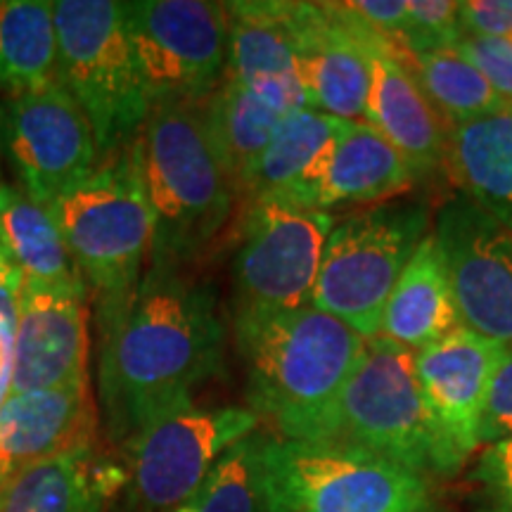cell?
<instances>
[{
  "label": "cell",
  "mask_w": 512,
  "mask_h": 512,
  "mask_svg": "<svg viewBox=\"0 0 512 512\" xmlns=\"http://www.w3.org/2000/svg\"><path fill=\"white\" fill-rule=\"evenodd\" d=\"M98 337V401L119 448L190 406L223 370L226 323L214 287L181 266L147 264L131 302Z\"/></svg>",
  "instance_id": "6da1fadb"
},
{
  "label": "cell",
  "mask_w": 512,
  "mask_h": 512,
  "mask_svg": "<svg viewBox=\"0 0 512 512\" xmlns=\"http://www.w3.org/2000/svg\"><path fill=\"white\" fill-rule=\"evenodd\" d=\"M249 411L278 437L320 441L368 339L316 306L233 316Z\"/></svg>",
  "instance_id": "7a4b0ae2"
},
{
  "label": "cell",
  "mask_w": 512,
  "mask_h": 512,
  "mask_svg": "<svg viewBox=\"0 0 512 512\" xmlns=\"http://www.w3.org/2000/svg\"><path fill=\"white\" fill-rule=\"evenodd\" d=\"M138 143L155 219L147 264L188 268L207 254L240 202L211 138L204 100L152 102Z\"/></svg>",
  "instance_id": "3957f363"
},
{
  "label": "cell",
  "mask_w": 512,
  "mask_h": 512,
  "mask_svg": "<svg viewBox=\"0 0 512 512\" xmlns=\"http://www.w3.org/2000/svg\"><path fill=\"white\" fill-rule=\"evenodd\" d=\"M64 242L95 302L98 328L112 323L136 294L150 261L155 219L138 138L98 164L53 207Z\"/></svg>",
  "instance_id": "277c9868"
},
{
  "label": "cell",
  "mask_w": 512,
  "mask_h": 512,
  "mask_svg": "<svg viewBox=\"0 0 512 512\" xmlns=\"http://www.w3.org/2000/svg\"><path fill=\"white\" fill-rule=\"evenodd\" d=\"M259 512H427L430 482L337 441L256 434Z\"/></svg>",
  "instance_id": "5b68a950"
},
{
  "label": "cell",
  "mask_w": 512,
  "mask_h": 512,
  "mask_svg": "<svg viewBox=\"0 0 512 512\" xmlns=\"http://www.w3.org/2000/svg\"><path fill=\"white\" fill-rule=\"evenodd\" d=\"M57 81L91 121L100 162L140 136L150 100L126 31L124 3L57 0Z\"/></svg>",
  "instance_id": "8992f818"
},
{
  "label": "cell",
  "mask_w": 512,
  "mask_h": 512,
  "mask_svg": "<svg viewBox=\"0 0 512 512\" xmlns=\"http://www.w3.org/2000/svg\"><path fill=\"white\" fill-rule=\"evenodd\" d=\"M320 441L363 448L425 479L448 475L422 401L415 351L392 339H368L366 354L339 392Z\"/></svg>",
  "instance_id": "52a82bcc"
},
{
  "label": "cell",
  "mask_w": 512,
  "mask_h": 512,
  "mask_svg": "<svg viewBox=\"0 0 512 512\" xmlns=\"http://www.w3.org/2000/svg\"><path fill=\"white\" fill-rule=\"evenodd\" d=\"M427 235L430 209L422 202H384L335 221L311 306L361 337H377L403 268Z\"/></svg>",
  "instance_id": "ba28073f"
},
{
  "label": "cell",
  "mask_w": 512,
  "mask_h": 512,
  "mask_svg": "<svg viewBox=\"0 0 512 512\" xmlns=\"http://www.w3.org/2000/svg\"><path fill=\"white\" fill-rule=\"evenodd\" d=\"M124 19L150 105L202 102L226 79V3L133 0Z\"/></svg>",
  "instance_id": "9c48e42d"
},
{
  "label": "cell",
  "mask_w": 512,
  "mask_h": 512,
  "mask_svg": "<svg viewBox=\"0 0 512 512\" xmlns=\"http://www.w3.org/2000/svg\"><path fill=\"white\" fill-rule=\"evenodd\" d=\"M332 226L330 211L278 200L245 204L233 264L235 313L309 306Z\"/></svg>",
  "instance_id": "30bf717a"
},
{
  "label": "cell",
  "mask_w": 512,
  "mask_h": 512,
  "mask_svg": "<svg viewBox=\"0 0 512 512\" xmlns=\"http://www.w3.org/2000/svg\"><path fill=\"white\" fill-rule=\"evenodd\" d=\"M259 422L254 411L238 406L190 403L164 415L124 448L128 505L136 512H166L188 501L223 453L252 437Z\"/></svg>",
  "instance_id": "8fae6325"
},
{
  "label": "cell",
  "mask_w": 512,
  "mask_h": 512,
  "mask_svg": "<svg viewBox=\"0 0 512 512\" xmlns=\"http://www.w3.org/2000/svg\"><path fill=\"white\" fill-rule=\"evenodd\" d=\"M0 138L22 190L48 209L100 164L91 121L60 81L5 98Z\"/></svg>",
  "instance_id": "7c38bea8"
},
{
  "label": "cell",
  "mask_w": 512,
  "mask_h": 512,
  "mask_svg": "<svg viewBox=\"0 0 512 512\" xmlns=\"http://www.w3.org/2000/svg\"><path fill=\"white\" fill-rule=\"evenodd\" d=\"M460 323L512 344V233L467 197H451L434 223Z\"/></svg>",
  "instance_id": "4fadbf2b"
},
{
  "label": "cell",
  "mask_w": 512,
  "mask_h": 512,
  "mask_svg": "<svg viewBox=\"0 0 512 512\" xmlns=\"http://www.w3.org/2000/svg\"><path fill=\"white\" fill-rule=\"evenodd\" d=\"M299 81L311 110L366 121L370 57L389 41L363 27L344 3H285Z\"/></svg>",
  "instance_id": "5bb4252c"
},
{
  "label": "cell",
  "mask_w": 512,
  "mask_h": 512,
  "mask_svg": "<svg viewBox=\"0 0 512 512\" xmlns=\"http://www.w3.org/2000/svg\"><path fill=\"white\" fill-rule=\"evenodd\" d=\"M503 347L458 325L415 354L422 401L437 432L448 475H456L482 446L486 392Z\"/></svg>",
  "instance_id": "9a60e30c"
},
{
  "label": "cell",
  "mask_w": 512,
  "mask_h": 512,
  "mask_svg": "<svg viewBox=\"0 0 512 512\" xmlns=\"http://www.w3.org/2000/svg\"><path fill=\"white\" fill-rule=\"evenodd\" d=\"M88 297L69 287L24 283L12 347L10 394L46 392L91 377Z\"/></svg>",
  "instance_id": "2e32d148"
},
{
  "label": "cell",
  "mask_w": 512,
  "mask_h": 512,
  "mask_svg": "<svg viewBox=\"0 0 512 512\" xmlns=\"http://www.w3.org/2000/svg\"><path fill=\"white\" fill-rule=\"evenodd\" d=\"M98 425L91 377L46 392L8 394L0 406V482L50 458L91 451Z\"/></svg>",
  "instance_id": "e0dca14e"
},
{
  "label": "cell",
  "mask_w": 512,
  "mask_h": 512,
  "mask_svg": "<svg viewBox=\"0 0 512 512\" xmlns=\"http://www.w3.org/2000/svg\"><path fill=\"white\" fill-rule=\"evenodd\" d=\"M411 57L401 43H387L370 57L366 121L406 157L418 178L444 166L451 126L415 81Z\"/></svg>",
  "instance_id": "ac0fdd59"
},
{
  "label": "cell",
  "mask_w": 512,
  "mask_h": 512,
  "mask_svg": "<svg viewBox=\"0 0 512 512\" xmlns=\"http://www.w3.org/2000/svg\"><path fill=\"white\" fill-rule=\"evenodd\" d=\"M226 17L228 79L261 95L283 114L309 107L283 0L226 3Z\"/></svg>",
  "instance_id": "d6986e66"
},
{
  "label": "cell",
  "mask_w": 512,
  "mask_h": 512,
  "mask_svg": "<svg viewBox=\"0 0 512 512\" xmlns=\"http://www.w3.org/2000/svg\"><path fill=\"white\" fill-rule=\"evenodd\" d=\"M344 121L311 107L285 114L268 150L256 166L242 202L278 200L299 209H313L328 169L332 147Z\"/></svg>",
  "instance_id": "ffe728a7"
},
{
  "label": "cell",
  "mask_w": 512,
  "mask_h": 512,
  "mask_svg": "<svg viewBox=\"0 0 512 512\" xmlns=\"http://www.w3.org/2000/svg\"><path fill=\"white\" fill-rule=\"evenodd\" d=\"M418 181L411 164L368 121H344L320 181L316 211L375 207L399 197Z\"/></svg>",
  "instance_id": "44dd1931"
},
{
  "label": "cell",
  "mask_w": 512,
  "mask_h": 512,
  "mask_svg": "<svg viewBox=\"0 0 512 512\" xmlns=\"http://www.w3.org/2000/svg\"><path fill=\"white\" fill-rule=\"evenodd\" d=\"M126 470L91 451L50 458L0 482V512H102Z\"/></svg>",
  "instance_id": "7402d4cb"
},
{
  "label": "cell",
  "mask_w": 512,
  "mask_h": 512,
  "mask_svg": "<svg viewBox=\"0 0 512 512\" xmlns=\"http://www.w3.org/2000/svg\"><path fill=\"white\" fill-rule=\"evenodd\" d=\"M444 169L460 195L512 233V110L451 126Z\"/></svg>",
  "instance_id": "603a6c76"
},
{
  "label": "cell",
  "mask_w": 512,
  "mask_h": 512,
  "mask_svg": "<svg viewBox=\"0 0 512 512\" xmlns=\"http://www.w3.org/2000/svg\"><path fill=\"white\" fill-rule=\"evenodd\" d=\"M460 316L453 302L444 259L437 238L427 235L403 268L387 309L380 335L418 354L458 328Z\"/></svg>",
  "instance_id": "cb8c5ba5"
},
{
  "label": "cell",
  "mask_w": 512,
  "mask_h": 512,
  "mask_svg": "<svg viewBox=\"0 0 512 512\" xmlns=\"http://www.w3.org/2000/svg\"><path fill=\"white\" fill-rule=\"evenodd\" d=\"M0 259L8 261L24 283L88 294L53 211L22 188L5 183H0Z\"/></svg>",
  "instance_id": "d4e9b609"
},
{
  "label": "cell",
  "mask_w": 512,
  "mask_h": 512,
  "mask_svg": "<svg viewBox=\"0 0 512 512\" xmlns=\"http://www.w3.org/2000/svg\"><path fill=\"white\" fill-rule=\"evenodd\" d=\"M204 114L240 202L285 114L233 79L204 100Z\"/></svg>",
  "instance_id": "484cf974"
},
{
  "label": "cell",
  "mask_w": 512,
  "mask_h": 512,
  "mask_svg": "<svg viewBox=\"0 0 512 512\" xmlns=\"http://www.w3.org/2000/svg\"><path fill=\"white\" fill-rule=\"evenodd\" d=\"M55 3L0 0V93L5 98L57 83Z\"/></svg>",
  "instance_id": "4316f807"
},
{
  "label": "cell",
  "mask_w": 512,
  "mask_h": 512,
  "mask_svg": "<svg viewBox=\"0 0 512 512\" xmlns=\"http://www.w3.org/2000/svg\"><path fill=\"white\" fill-rule=\"evenodd\" d=\"M411 69L415 81L420 83V88L448 126L508 110L501 95L456 48L413 55Z\"/></svg>",
  "instance_id": "83f0119b"
},
{
  "label": "cell",
  "mask_w": 512,
  "mask_h": 512,
  "mask_svg": "<svg viewBox=\"0 0 512 512\" xmlns=\"http://www.w3.org/2000/svg\"><path fill=\"white\" fill-rule=\"evenodd\" d=\"M166 512H259L256 432L223 453L188 501Z\"/></svg>",
  "instance_id": "f1b7e54d"
},
{
  "label": "cell",
  "mask_w": 512,
  "mask_h": 512,
  "mask_svg": "<svg viewBox=\"0 0 512 512\" xmlns=\"http://www.w3.org/2000/svg\"><path fill=\"white\" fill-rule=\"evenodd\" d=\"M460 3L453 0H411L401 46L411 55L456 48L463 38Z\"/></svg>",
  "instance_id": "f546056e"
},
{
  "label": "cell",
  "mask_w": 512,
  "mask_h": 512,
  "mask_svg": "<svg viewBox=\"0 0 512 512\" xmlns=\"http://www.w3.org/2000/svg\"><path fill=\"white\" fill-rule=\"evenodd\" d=\"M456 50L512 110V36H463Z\"/></svg>",
  "instance_id": "4dcf8cb0"
},
{
  "label": "cell",
  "mask_w": 512,
  "mask_h": 512,
  "mask_svg": "<svg viewBox=\"0 0 512 512\" xmlns=\"http://www.w3.org/2000/svg\"><path fill=\"white\" fill-rule=\"evenodd\" d=\"M512 439V344L503 347L498 366L486 392L482 430L479 441L494 446L498 441Z\"/></svg>",
  "instance_id": "1f68e13d"
},
{
  "label": "cell",
  "mask_w": 512,
  "mask_h": 512,
  "mask_svg": "<svg viewBox=\"0 0 512 512\" xmlns=\"http://www.w3.org/2000/svg\"><path fill=\"white\" fill-rule=\"evenodd\" d=\"M475 479L482 484L494 512H512V439L486 448Z\"/></svg>",
  "instance_id": "d6a6232c"
},
{
  "label": "cell",
  "mask_w": 512,
  "mask_h": 512,
  "mask_svg": "<svg viewBox=\"0 0 512 512\" xmlns=\"http://www.w3.org/2000/svg\"><path fill=\"white\" fill-rule=\"evenodd\" d=\"M344 8H347L363 27L389 38V41L401 43L403 27H406L408 19L406 0H354V3H344Z\"/></svg>",
  "instance_id": "836d02e7"
},
{
  "label": "cell",
  "mask_w": 512,
  "mask_h": 512,
  "mask_svg": "<svg viewBox=\"0 0 512 512\" xmlns=\"http://www.w3.org/2000/svg\"><path fill=\"white\" fill-rule=\"evenodd\" d=\"M465 36H512V0L460 3Z\"/></svg>",
  "instance_id": "e575fe53"
},
{
  "label": "cell",
  "mask_w": 512,
  "mask_h": 512,
  "mask_svg": "<svg viewBox=\"0 0 512 512\" xmlns=\"http://www.w3.org/2000/svg\"><path fill=\"white\" fill-rule=\"evenodd\" d=\"M24 280L8 261L0 259V332L15 337L19 294H22Z\"/></svg>",
  "instance_id": "d590c367"
},
{
  "label": "cell",
  "mask_w": 512,
  "mask_h": 512,
  "mask_svg": "<svg viewBox=\"0 0 512 512\" xmlns=\"http://www.w3.org/2000/svg\"><path fill=\"white\" fill-rule=\"evenodd\" d=\"M12 347H15V337L0 332V389H8V392L12 375Z\"/></svg>",
  "instance_id": "8d00e7d4"
}]
</instances>
